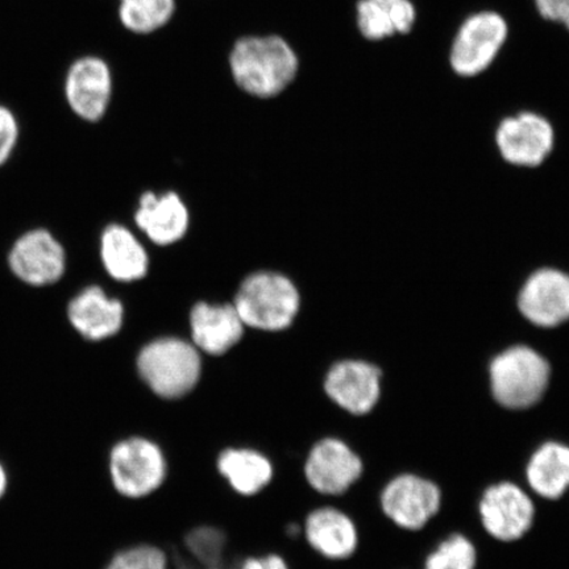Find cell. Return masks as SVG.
<instances>
[{"label": "cell", "instance_id": "obj_1", "mask_svg": "<svg viewBox=\"0 0 569 569\" xmlns=\"http://www.w3.org/2000/svg\"><path fill=\"white\" fill-rule=\"evenodd\" d=\"M229 67L233 82L246 94L272 99L296 81L300 59L281 36L251 34L234 42Z\"/></svg>", "mask_w": 569, "mask_h": 569}, {"label": "cell", "instance_id": "obj_2", "mask_svg": "<svg viewBox=\"0 0 569 569\" xmlns=\"http://www.w3.org/2000/svg\"><path fill=\"white\" fill-rule=\"evenodd\" d=\"M233 306L244 326L279 331L293 323L300 296L287 277L262 272L241 283Z\"/></svg>", "mask_w": 569, "mask_h": 569}, {"label": "cell", "instance_id": "obj_3", "mask_svg": "<svg viewBox=\"0 0 569 569\" xmlns=\"http://www.w3.org/2000/svg\"><path fill=\"white\" fill-rule=\"evenodd\" d=\"M6 266L13 279L28 288H52L67 274L68 253L52 230L32 227L12 241Z\"/></svg>", "mask_w": 569, "mask_h": 569}, {"label": "cell", "instance_id": "obj_4", "mask_svg": "<svg viewBox=\"0 0 569 569\" xmlns=\"http://www.w3.org/2000/svg\"><path fill=\"white\" fill-rule=\"evenodd\" d=\"M549 381V362L529 347L510 348L490 366L493 396L505 408L532 407L545 395Z\"/></svg>", "mask_w": 569, "mask_h": 569}, {"label": "cell", "instance_id": "obj_5", "mask_svg": "<svg viewBox=\"0 0 569 569\" xmlns=\"http://www.w3.org/2000/svg\"><path fill=\"white\" fill-rule=\"evenodd\" d=\"M139 372L162 398H180L193 390L201 376V359L193 346L180 339H161L139 355Z\"/></svg>", "mask_w": 569, "mask_h": 569}, {"label": "cell", "instance_id": "obj_6", "mask_svg": "<svg viewBox=\"0 0 569 569\" xmlns=\"http://www.w3.org/2000/svg\"><path fill=\"white\" fill-rule=\"evenodd\" d=\"M507 19L496 11L472 13L462 21L455 34L451 51V69L460 77H478L487 71L507 44Z\"/></svg>", "mask_w": 569, "mask_h": 569}, {"label": "cell", "instance_id": "obj_7", "mask_svg": "<svg viewBox=\"0 0 569 569\" xmlns=\"http://www.w3.org/2000/svg\"><path fill=\"white\" fill-rule=\"evenodd\" d=\"M112 96V70L102 57L81 56L70 63L63 78V98L74 117L91 124L101 122Z\"/></svg>", "mask_w": 569, "mask_h": 569}, {"label": "cell", "instance_id": "obj_8", "mask_svg": "<svg viewBox=\"0 0 569 569\" xmlns=\"http://www.w3.org/2000/svg\"><path fill=\"white\" fill-rule=\"evenodd\" d=\"M109 472L118 493L139 498L161 486L167 476V461L159 446L147 439L131 438L112 447Z\"/></svg>", "mask_w": 569, "mask_h": 569}, {"label": "cell", "instance_id": "obj_9", "mask_svg": "<svg viewBox=\"0 0 569 569\" xmlns=\"http://www.w3.org/2000/svg\"><path fill=\"white\" fill-rule=\"evenodd\" d=\"M496 142L502 159L517 167H538L552 151L555 131L550 120L523 111L507 117L497 127Z\"/></svg>", "mask_w": 569, "mask_h": 569}, {"label": "cell", "instance_id": "obj_10", "mask_svg": "<svg viewBox=\"0 0 569 569\" xmlns=\"http://www.w3.org/2000/svg\"><path fill=\"white\" fill-rule=\"evenodd\" d=\"M442 501L436 483L416 475L398 476L381 496L386 515L400 528L419 530L438 513Z\"/></svg>", "mask_w": 569, "mask_h": 569}, {"label": "cell", "instance_id": "obj_11", "mask_svg": "<svg viewBox=\"0 0 569 569\" xmlns=\"http://www.w3.org/2000/svg\"><path fill=\"white\" fill-rule=\"evenodd\" d=\"M533 515L530 497L511 482L488 488L480 502L483 528L503 542L523 537L531 528Z\"/></svg>", "mask_w": 569, "mask_h": 569}, {"label": "cell", "instance_id": "obj_12", "mask_svg": "<svg viewBox=\"0 0 569 569\" xmlns=\"http://www.w3.org/2000/svg\"><path fill=\"white\" fill-rule=\"evenodd\" d=\"M306 478L319 493L338 496L358 480L362 462L338 439H325L312 448L305 467Z\"/></svg>", "mask_w": 569, "mask_h": 569}, {"label": "cell", "instance_id": "obj_13", "mask_svg": "<svg viewBox=\"0 0 569 569\" xmlns=\"http://www.w3.org/2000/svg\"><path fill=\"white\" fill-rule=\"evenodd\" d=\"M123 305L97 284L84 288L67 306L68 322L83 339L101 341L117 336L123 325Z\"/></svg>", "mask_w": 569, "mask_h": 569}, {"label": "cell", "instance_id": "obj_14", "mask_svg": "<svg viewBox=\"0 0 569 569\" xmlns=\"http://www.w3.org/2000/svg\"><path fill=\"white\" fill-rule=\"evenodd\" d=\"M519 309L537 326L566 322L569 319V276L555 269L533 273L519 296Z\"/></svg>", "mask_w": 569, "mask_h": 569}, {"label": "cell", "instance_id": "obj_15", "mask_svg": "<svg viewBox=\"0 0 569 569\" xmlns=\"http://www.w3.org/2000/svg\"><path fill=\"white\" fill-rule=\"evenodd\" d=\"M379 368L365 361H341L326 379V391L332 401L352 415H367L381 393Z\"/></svg>", "mask_w": 569, "mask_h": 569}, {"label": "cell", "instance_id": "obj_16", "mask_svg": "<svg viewBox=\"0 0 569 569\" xmlns=\"http://www.w3.org/2000/svg\"><path fill=\"white\" fill-rule=\"evenodd\" d=\"M190 320L194 343L209 355L229 351L243 337L244 323L233 305L198 303Z\"/></svg>", "mask_w": 569, "mask_h": 569}, {"label": "cell", "instance_id": "obj_17", "mask_svg": "<svg viewBox=\"0 0 569 569\" xmlns=\"http://www.w3.org/2000/svg\"><path fill=\"white\" fill-rule=\"evenodd\" d=\"M137 223L156 244H172L188 230V210L174 193L162 197L146 193L140 199Z\"/></svg>", "mask_w": 569, "mask_h": 569}, {"label": "cell", "instance_id": "obj_18", "mask_svg": "<svg viewBox=\"0 0 569 569\" xmlns=\"http://www.w3.org/2000/svg\"><path fill=\"white\" fill-rule=\"evenodd\" d=\"M306 538L312 549L330 559L350 558L358 547V531L353 522L332 508L312 511L306 519Z\"/></svg>", "mask_w": 569, "mask_h": 569}, {"label": "cell", "instance_id": "obj_19", "mask_svg": "<svg viewBox=\"0 0 569 569\" xmlns=\"http://www.w3.org/2000/svg\"><path fill=\"white\" fill-rule=\"evenodd\" d=\"M101 259L113 280L131 282L147 274L148 256L144 248L123 226L106 227L101 237Z\"/></svg>", "mask_w": 569, "mask_h": 569}, {"label": "cell", "instance_id": "obj_20", "mask_svg": "<svg viewBox=\"0 0 569 569\" xmlns=\"http://www.w3.org/2000/svg\"><path fill=\"white\" fill-rule=\"evenodd\" d=\"M528 481L533 492L558 500L569 489V447L546 443L532 455L528 466Z\"/></svg>", "mask_w": 569, "mask_h": 569}, {"label": "cell", "instance_id": "obj_21", "mask_svg": "<svg viewBox=\"0 0 569 569\" xmlns=\"http://www.w3.org/2000/svg\"><path fill=\"white\" fill-rule=\"evenodd\" d=\"M219 472L230 486L243 496H253L268 486L273 478V467L259 452L252 450H226L218 459Z\"/></svg>", "mask_w": 569, "mask_h": 569}, {"label": "cell", "instance_id": "obj_22", "mask_svg": "<svg viewBox=\"0 0 569 569\" xmlns=\"http://www.w3.org/2000/svg\"><path fill=\"white\" fill-rule=\"evenodd\" d=\"M176 0H119L118 18L128 32L151 34L170 23Z\"/></svg>", "mask_w": 569, "mask_h": 569}, {"label": "cell", "instance_id": "obj_23", "mask_svg": "<svg viewBox=\"0 0 569 569\" xmlns=\"http://www.w3.org/2000/svg\"><path fill=\"white\" fill-rule=\"evenodd\" d=\"M476 549L466 537L455 533L437 547L425 563V569H475Z\"/></svg>", "mask_w": 569, "mask_h": 569}, {"label": "cell", "instance_id": "obj_24", "mask_svg": "<svg viewBox=\"0 0 569 569\" xmlns=\"http://www.w3.org/2000/svg\"><path fill=\"white\" fill-rule=\"evenodd\" d=\"M356 23L362 38L369 41H382L396 34L389 11L372 0H359Z\"/></svg>", "mask_w": 569, "mask_h": 569}, {"label": "cell", "instance_id": "obj_25", "mask_svg": "<svg viewBox=\"0 0 569 569\" xmlns=\"http://www.w3.org/2000/svg\"><path fill=\"white\" fill-rule=\"evenodd\" d=\"M227 538L217 528H197L184 538L190 558L198 561H217L226 559Z\"/></svg>", "mask_w": 569, "mask_h": 569}, {"label": "cell", "instance_id": "obj_26", "mask_svg": "<svg viewBox=\"0 0 569 569\" xmlns=\"http://www.w3.org/2000/svg\"><path fill=\"white\" fill-rule=\"evenodd\" d=\"M104 569H167V555L152 546L120 551Z\"/></svg>", "mask_w": 569, "mask_h": 569}, {"label": "cell", "instance_id": "obj_27", "mask_svg": "<svg viewBox=\"0 0 569 569\" xmlns=\"http://www.w3.org/2000/svg\"><path fill=\"white\" fill-rule=\"evenodd\" d=\"M21 138L20 120L11 107L0 103V168L11 161Z\"/></svg>", "mask_w": 569, "mask_h": 569}, {"label": "cell", "instance_id": "obj_28", "mask_svg": "<svg viewBox=\"0 0 569 569\" xmlns=\"http://www.w3.org/2000/svg\"><path fill=\"white\" fill-rule=\"evenodd\" d=\"M388 11L396 34H408L411 32L417 20L416 6L412 4L411 0H398Z\"/></svg>", "mask_w": 569, "mask_h": 569}, {"label": "cell", "instance_id": "obj_29", "mask_svg": "<svg viewBox=\"0 0 569 569\" xmlns=\"http://www.w3.org/2000/svg\"><path fill=\"white\" fill-rule=\"evenodd\" d=\"M540 17L552 23L565 24L569 18V0H533Z\"/></svg>", "mask_w": 569, "mask_h": 569}, {"label": "cell", "instance_id": "obj_30", "mask_svg": "<svg viewBox=\"0 0 569 569\" xmlns=\"http://www.w3.org/2000/svg\"><path fill=\"white\" fill-rule=\"evenodd\" d=\"M174 565L177 569H240L230 565L227 559L217 561H198L193 558L184 557L181 552L174 551Z\"/></svg>", "mask_w": 569, "mask_h": 569}, {"label": "cell", "instance_id": "obj_31", "mask_svg": "<svg viewBox=\"0 0 569 569\" xmlns=\"http://www.w3.org/2000/svg\"><path fill=\"white\" fill-rule=\"evenodd\" d=\"M11 488V473L6 462L0 459V502H3Z\"/></svg>", "mask_w": 569, "mask_h": 569}, {"label": "cell", "instance_id": "obj_32", "mask_svg": "<svg viewBox=\"0 0 569 569\" xmlns=\"http://www.w3.org/2000/svg\"><path fill=\"white\" fill-rule=\"evenodd\" d=\"M260 563L264 569H289L284 560L277 555H268V557L260 559Z\"/></svg>", "mask_w": 569, "mask_h": 569}, {"label": "cell", "instance_id": "obj_33", "mask_svg": "<svg viewBox=\"0 0 569 569\" xmlns=\"http://www.w3.org/2000/svg\"><path fill=\"white\" fill-rule=\"evenodd\" d=\"M240 569H264L260 563V559H247Z\"/></svg>", "mask_w": 569, "mask_h": 569}, {"label": "cell", "instance_id": "obj_34", "mask_svg": "<svg viewBox=\"0 0 569 569\" xmlns=\"http://www.w3.org/2000/svg\"><path fill=\"white\" fill-rule=\"evenodd\" d=\"M372 2L383 7V9L389 10L391 6L398 2V0H372Z\"/></svg>", "mask_w": 569, "mask_h": 569}]
</instances>
